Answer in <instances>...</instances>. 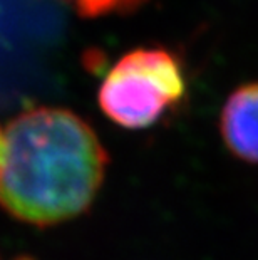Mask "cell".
Instances as JSON below:
<instances>
[{
    "mask_svg": "<svg viewBox=\"0 0 258 260\" xmlns=\"http://www.w3.org/2000/svg\"><path fill=\"white\" fill-rule=\"evenodd\" d=\"M109 156L84 118L65 108L22 111L4 129L0 207L34 226L81 217L104 183Z\"/></svg>",
    "mask_w": 258,
    "mask_h": 260,
    "instance_id": "cell-1",
    "label": "cell"
},
{
    "mask_svg": "<svg viewBox=\"0 0 258 260\" xmlns=\"http://www.w3.org/2000/svg\"><path fill=\"white\" fill-rule=\"evenodd\" d=\"M188 94L181 60L159 47L124 54L109 69L97 92L101 111L124 129H146L176 111Z\"/></svg>",
    "mask_w": 258,
    "mask_h": 260,
    "instance_id": "cell-2",
    "label": "cell"
},
{
    "mask_svg": "<svg viewBox=\"0 0 258 260\" xmlns=\"http://www.w3.org/2000/svg\"><path fill=\"white\" fill-rule=\"evenodd\" d=\"M219 135L233 156L258 165V81L241 84L227 98Z\"/></svg>",
    "mask_w": 258,
    "mask_h": 260,
    "instance_id": "cell-3",
    "label": "cell"
},
{
    "mask_svg": "<svg viewBox=\"0 0 258 260\" xmlns=\"http://www.w3.org/2000/svg\"><path fill=\"white\" fill-rule=\"evenodd\" d=\"M67 2L84 17H99V15L131 10L144 0H67Z\"/></svg>",
    "mask_w": 258,
    "mask_h": 260,
    "instance_id": "cell-4",
    "label": "cell"
},
{
    "mask_svg": "<svg viewBox=\"0 0 258 260\" xmlns=\"http://www.w3.org/2000/svg\"><path fill=\"white\" fill-rule=\"evenodd\" d=\"M2 148H4V129H0V158H2Z\"/></svg>",
    "mask_w": 258,
    "mask_h": 260,
    "instance_id": "cell-5",
    "label": "cell"
}]
</instances>
